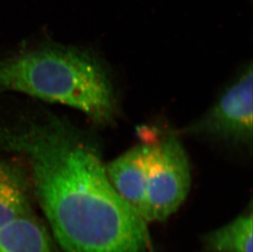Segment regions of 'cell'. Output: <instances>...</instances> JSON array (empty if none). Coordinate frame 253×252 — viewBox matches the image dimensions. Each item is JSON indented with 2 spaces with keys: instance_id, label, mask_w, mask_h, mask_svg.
<instances>
[{
  "instance_id": "277c9868",
  "label": "cell",
  "mask_w": 253,
  "mask_h": 252,
  "mask_svg": "<svg viewBox=\"0 0 253 252\" xmlns=\"http://www.w3.org/2000/svg\"><path fill=\"white\" fill-rule=\"evenodd\" d=\"M253 65L249 64L184 133L250 149L253 146Z\"/></svg>"
},
{
  "instance_id": "5b68a950",
  "label": "cell",
  "mask_w": 253,
  "mask_h": 252,
  "mask_svg": "<svg viewBox=\"0 0 253 252\" xmlns=\"http://www.w3.org/2000/svg\"><path fill=\"white\" fill-rule=\"evenodd\" d=\"M148 149V143H142L105 166L106 173L116 192L145 221Z\"/></svg>"
},
{
  "instance_id": "6da1fadb",
  "label": "cell",
  "mask_w": 253,
  "mask_h": 252,
  "mask_svg": "<svg viewBox=\"0 0 253 252\" xmlns=\"http://www.w3.org/2000/svg\"><path fill=\"white\" fill-rule=\"evenodd\" d=\"M0 151L19 155L65 252H148L147 222L109 181L94 141L52 116L0 124Z\"/></svg>"
},
{
  "instance_id": "3957f363",
  "label": "cell",
  "mask_w": 253,
  "mask_h": 252,
  "mask_svg": "<svg viewBox=\"0 0 253 252\" xmlns=\"http://www.w3.org/2000/svg\"><path fill=\"white\" fill-rule=\"evenodd\" d=\"M191 169L184 146L175 135L148 143L146 221H164L186 199Z\"/></svg>"
},
{
  "instance_id": "ba28073f",
  "label": "cell",
  "mask_w": 253,
  "mask_h": 252,
  "mask_svg": "<svg viewBox=\"0 0 253 252\" xmlns=\"http://www.w3.org/2000/svg\"><path fill=\"white\" fill-rule=\"evenodd\" d=\"M253 215L243 214L208 236L207 243L219 252H253Z\"/></svg>"
},
{
  "instance_id": "8992f818",
  "label": "cell",
  "mask_w": 253,
  "mask_h": 252,
  "mask_svg": "<svg viewBox=\"0 0 253 252\" xmlns=\"http://www.w3.org/2000/svg\"><path fill=\"white\" fill-rule=\"evenodd\" d=\"M0 252H52L48 234L27 215L0 228Z\"/></svg>"
},
{
  "instance_id": "7a4b0ae2",
  "label": "cell",
  "mask_w": 253,
  "mask_h": 252,
  "mask_svg": "<svg viewBox=\"0 0 253 252\" xmlns=\"http://www.w3.org/2000/svg\"><path fill=\"white\" fill-rule=\"evenodd\" d=\"M13 91L79 110L100 125L117 113L108 69L89 50L50 46L0 61V92Z\"/></svg>"
},
{
  "instance_id": "52a82bcc",
  "label": "cell",
  "mask_w": 253,
  "mask_h": 252,
  "mask_svg": "<svg viewBox=\"0 0 253 252\" xmlns=\"http://www.w3.org/2000/svg\"><path fill=\"white\" fill-rule=\"evenodd\" d=\"M26 184L15 167L0 163V228L28 214Z\"/></svg>"
}]
</instances>
